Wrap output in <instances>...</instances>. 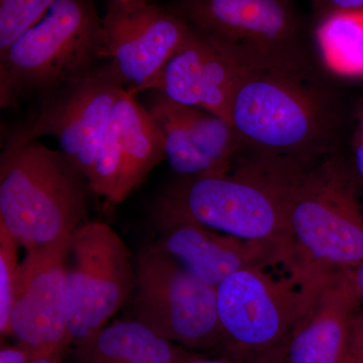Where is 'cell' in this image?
Masks as SVG:
<instances>
[{"mask_svg": "<svg viewBox=\"0 0 363 363\" xmlns=\"http://www.w3.org/2000/svg\"><path fill=\"white\" fill-rule=\"evenodd\" d=\"M116 4H118L119 6L126 7H133L140 6V4H147V0H113Z\"/></svg>", "mask_w": 363, "mask_h": 363, "instance_id": "30", "label": "cell"}, {"mask_svg": "<svg viewBox=\"0 0 363 363\" xmlns=\"http://www.w3.org/2000/svg\"><path fill=\"white\" fill-rule=\"evenodd\" d=\"M351 279L357 295L358 303L363 309V262L357 267L351 269Z\"/></svg>", "mask_w": 363, "mask_h": 363, "instance_id": "27", "label": "cell"}, {"mask_svg": "<svg viewBox=\"0 0 363 363\" xmlns=\"http://www.w3.org/2000/svg\"><path fill=\"white\" fill-rule=\"evenodd\" d=\"M289 269L306 276L363 262V195L344 147L301 169L291 194Z\"/></svg>", "mask_w": 363, "mask_h": 363, "instance_id": "4", "label": "cell"}, {"mask_svg": "<svg viewBox=\"0 0 363 363\" xmlns=\"http://www.w3.org/2000/svg\"><path fill=\"white\" fill-rule=\"evenodd\" d=\"M350 271L318 279L311 301L284 346V363H337L360 309Z\"/></svg>", "mask_w": 363, "mask_h": 363, "instance_id": "17", "label": "cell"}, {"mask_svg": "<svg viewBox=\"0 0 363 363\" xmlns=\"http://www.w3.org/2000/svg\"><path fill=\"white\" fill-rule=\"evenodd\" d=\"M102 26L109 66L133 95L147 90L191 28L175 11L147 2L126 9L113 0Z\"/></svg>", "mask_w": 363, "mask_h": 363, "instance_id": "12", "label": "cell"}, {"mask_svg": "<svg viewBox=\"0 0 363 363\" xmlns=\"http://www.w3.org/2000/svg\"><path fill=\"white\" fill-rule=\"evenodd\" d=\"M323 66L243 72L229 123L243 152L305 168L345 147L351 113Z\"/></svg>", "mask_w": 363, "mask_h": 363, "instance_id": "1", "label": "cell"}, {"mask_svg": "<svg viewBox=\"0 0 363 363\" xmlns=\"http://www.w3.org/2000/svg\"><path fill=\"white\" fill-rule=\"evenodd\" d=\"M313 39L318 59L329 74L363 77V9L320 14Z\"/></svg>", "mask_w": 363, "mask_h": 363, "instance_id": "19", "label": "cell"}, {"mask_svg": "<svg viewBox=\"0 0 363 363\" xmlns=\"http://www.w3.org/2000/svg\"><path fill=\"white\" fill-rule=\"evenodd\" d=\"M147 111L161 133L164 159L177 177L224 171L242 150L231 124L212 112L175 104L157 92Z\"/></svg>", "mask_w": 363, "mask_h": 363, "instance_id": "14", "label": "cell"}, {"mask_svg": "<svg viewBox=\"0 0 363 363\" xmlns=\"http://www.w3.org/2000/svg\"><path fill=\"white\" fill-rule=\"evenodd\" d=\"M311 1L314 4V6L316 7L321 2V0H311Z\"/></svg>", "mask_w": 363, "mask_h": 363, "instance_id": "31", "label": "cell"}, {"mask_svg": "<svg viewBox=\"0 0 363 363\" xmlns=\"http://www.w3.org/2000/svg\"><path fill=\"white\" fill-rule=\"evenodd\" d=\"M55 0L0 1V56L4 57L21 35L37 25Z\"/></svg>", "mask_w": 363, "mask_h": 363, "instance_id": "20", "label": "cell"}, {"mask_svg": "<svg viewBox=\"0 0 363 363\" xmlns=\"http://www.w3.org/2000/svg\"><path fill=\"white\" fill-rule=\"evenodd\" d=\"M318 279L296 272L274 279L264 269L252 267L224 279L217 286L222 357L245 363L283 345L307 309Z\"/></svg>", "mask_w": 363, "mask_h": 363, "instance_id": "8", "label": "cell"}, {"mask_svg": "<svg viewBox=\"0 0 363 363\" xmlns=\"http://www.w3.org/2000/svg\"><path fill=\"white\" fill-rule=\"evenodd\" d=\"M350 126V140L344 150L363 195V98L351 113Z\"/></svg>", "mask_w": 363, "mask_h": 363, "instance_id": "22", "label": "cell"}, {"mask_svg": "<svg viewBox=\"0 0 363 363\" xmlns=\"http://www.w3.org/2000/svg\"><path fill=\"white\" fill-rule=\"evenodd\" d=\"M38 357L25 344H2L0 350V363H33Z\"/></svg>", "mask_w": 363, "mask_h": 363, "instance_id": "24", "label": "cell"}, {"mask_svg": "<svg viewBox=\"0 0 363 363\" xmlns=\"http://www.w3.org/2000/svg\"><path fill=\"white\" fill-rule=\"evenodd\" d=\"M33 363H67L64 354H52L37 358Z\"/></svg>", "mask_w": 363, "mask_h": 363, "instance_id": "29", "label": "cell"}, {"mask_svg": "<svg viewBox=\"0 0 363 363\" xmlns=\"http://www.w3.org/2000/svg\"><path fill=\"white\" fill-rule=\"evenodd\" d=\"M89 182L60 150L25 130L0 160V224L26 252L70 238L84 223Z\"/></svg>", "mask_w": 363, "mask_h": 363, "instance_id": "3", "label": "cell"}, {"mask_svg": "<svg viewBox=\"0 0 363 363\" xmlns=\"http://www.w3.org/2000/svg\"><path fill=\"white\" fill-rule=\"evenodd\" d=\"M162 159L164 143L154 118L123 89L88 177L91 190L108 202L123 201Z\"/></svg>", "mask_w": 363, "mask_h": 363, "instance_id": "13", "label": "cell"}, {"mask_svg": "<svg viewBox=\"0 0 363 363\" xmlns=\"http://www.w3.org/2000/svg\"><path fill=\"white\" fill-rule=\"evenodd\" d=\"M104 57V26L90 0H55L1 57V105L28 91L55 89L92 70Z\"/></svg>", "mask_w": 363, "mask_h": 363, "instance_id": "6", "label": "cell"}, {"mask_svg": "<svg viewBox=\"0 0 363 363\" xmlns=\"http://www.w3.org/2000/svg\"><path fill=\"white\" fill-rule=\"evenodd\" d=\"M133 319L166 340L222 357L223 337L217 312V286L209 285L156 245L135 259Z\"/></svg>", "mask_w": 363, "mask_h": 363, "instance_id": "7", "label": "cell"}, {"mask_svg": "<svg viewBox=\"0 0 363 363\" xmlns=\"http://www.w3.org/2000/svg\"><path fill=\"white\" fill-rule=\"evenodd\" d=\"M156 245L198 279L214 286L242 269L288 264L290 252L281 245L245 240L194 222L156 225Z\"/></svg>", "mask_w": 363, "mask_h": 363, "instance_id": "15", "label": "cell"}, {"mask_svg": "<svg viewBox=\"0 0 363 363\" xmlns=\"http://www.w3.org/2000/svg\"><path fill=\"white\" fill-rule=\"evenodd\" d=\"M190 32L147 90L175 104L204 109L229 123V108L242 69L230 55L190 26Z\"/></svg>", "mask_w": 363, "mask_h": 363, "instance_id": "16", "label": "cell"}, {"mask_svg": "<svg viewBox=\"0 0 363 363\" xmlns=\"http://www.w3.org/2000/svg\"><path fill=\"white\" fill-rule=\"evenodd\" d=\"M69 350L75 363H185L198 357L133 319L106 325Z\"/></svg>", "mask_w": 363, "mask_h": 363, "instance_id": "18", "label": "cell"}, {"mask_svg": "<svg viewBox=\"0 0 363 363\" xmlns=\"http://www.w3.org/2000/svg\"><path fill=\"white\" fill-rule=\"evenodd\" d=\"M284 346L285 343L274 350L255 355L245 360V363H284Z\"/></svg>", "mask_w": 363, "mask_h": 363, "instance_id": "26", "label": "cell"}, {"mask_svg": "<svg viewBox=\"0 0 363 363\" xmlns=\"http://www.w3.org/2000/svg\"><path fill=\"white\" fill-rule=\"evenodd\" d=\"M303 169L241 150L224 171L177 177L155 205V222H194L245 240L277 243L292 257L289 211Z\"/></svg>", "mask_w": 363, "mask_h": 363, "instance_id": "2", "label": "cell"}, {"mask_svg": "<svg viewBox=\"0 0 363 363\" xmlns=\"http://www.w3.org/2000/svg\"><path fill=\"white\" fill-rule=\"evenodd\" d=\"M66 271L71 347L106 326L130 298L135 260L111 226L84 222L71 236Z\"/></svg>", "mask_w": 363, "mask_h": 363, "instance_id": "9", "label": "cell"}, {"mask_svg": "<svg viewBox=\"0 0 363 363\" xmlns=\"http://www.w3.org/2000/svg\"><path fill=\"white\" fill-rule=\"evenodd\" d=\"M70 238L26 252L16 272L11 336L38 358L65 354L70 348L66 289Z\"/></svg>", "mask_w": 363, "mask_h": 363, "instance_id": "11", "label": "cell"}, {"mask_svg": "<svg viewBox=\"0 0 363 363\" xmlns=\"http://www.w3.org/2000/svg\"><path fill=\"white\" fill-rule=\"evenodd\" d=\"M175 11L243 72L321 66L295 0H178Z\"/></svg>", "mask_w": 363, "mask_h": 363, "instance_id": "5", "label": "cell"}, {"mask_svg": "<svg viewBox=\"0 0 363 363\" xmlns=\"http://www.w3.org/2000/svg\"><path fill=\"white\" fill-rule=\"evenodd\" d=\"M185 363H242L238 362V360L231 359L228 357H219V358H204L202 357H196L192 359L188 360Z\"/></svg>", "mask_w": 363, "mask_h": 363, "instance_id": "28", "label": "cell"}, {"mask_svg": "<svg viewBox=\"0 0 363 363\" xmlns=\"http://www.w3.org/2000/svg\"><path fill=\"white\" fill-rule=\"evenodd\" d=\"M315 9L318 16L342 9H363V0H321Z\"/></svg>", "mask_w": 363, "mask_h": 363, "instance_id": "25", "label": "cell"}, {"mask_svg": "<svg viewBox=\"0 0 363 363\" xmlns=\"http://www.w3.org/2000/svg\"><path fill=\"white\" fill-rule=\"evenodd\" d=\"M123 89L109 64L95 67L55 88L37 121L25 131L33 138H56L60 152L88 180L112 108Z\"/></svg>", "mask_w": 363, "mask_h": 363, "instance_id": "10", "label": "cell"}, {"mask_svg": "<svg viewBox=\"0 0 363 363\" xmlns=\"http://www.w3.org/2000/svg\"><path fill=\"white\" fill-rule=\"evenodd\" d=\"M20 245L11 238L6 227L0 224V335L11 336V314L14 284L18 269Z\"/></svg>", "mask_w": 363, "mask_h": 363, "instance_id": "21", "label": "cell"}, {"mask_svg": "<svg viewBox=\"0 0 363 363\" xmlns=\"http://www.w3.org/2000/svg\"><path fill=\"white\" fill-rule=\"evenodd\" d=\"M337 363H363V309L358 310Z\"/></svg>", "mask_w": 363, "mask_h": 363, "instance_id": "23", "label": "cell"}]
</instances>
